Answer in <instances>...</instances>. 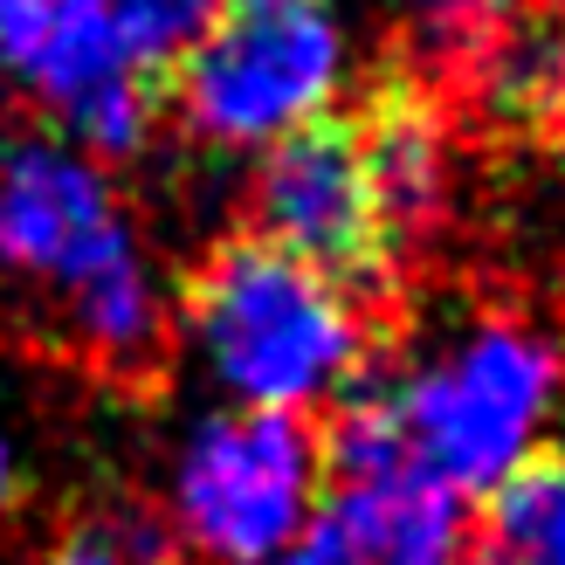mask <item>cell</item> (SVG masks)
<instances>
[{"label": "cell", "mask_w": 565, "mask_h": 565, "mask_svg": "<svg viewBox=\"0 0 565 565\" xmlns=\"http://www.w3.org/2000/svg\"><path fill=\"white\" fill-rule=\"evenodd\" d=\"M0 310L104 373H146L173 338V282L110 166L49 125L0 131Z\"/></svg>", "instance_id": "cell-1"}, {"label": "cell", "mask_w": 565, "mask_h": 565, "mask_svg": "<svg viewBox=\"0 0 565 565\" xmlns=\"http://www.w3.org/2000/svg\"><path fill=\"white\" fill-rule=\"evenodd\" d=\"M173 331L221 407L310 420L365 380L373 324L352 282L235 235L173 290Z\"/></svg>", "instance_id": "cell-2"}, {"label": "cell", "mask_w": 565, "mask_h": 565, "mask_svg": "<svg viewBox=\"0 0 565 565\" xmlns=\"http://www.w3.org/2000/svg\"><path fill=\"white\" fill-rule=\"evenodd\" d=\"M380 393L407 462L476 503L552 456L565 420V338L531 310L483 303L435 324Z\"/></svg>", "instance_id": "cell-3"}, {"label": "cell", "mask_w": 565, "mask_h": 565, "mask_svg": "<svg viewBox=\"0 0 565 565\" xmlns=\"http://www.w3.org/2000/svg\"><path fill=\"white\" fill-rule=\"evenodd\" d=\"M352 83V42L324 0L228 8L173 63V110L207 152H248L324 125Z\"/></svg>", "instance_id": "cell-4"}, {"label": "cell", "mask_w": 565, "mask_h": 565, "mask_svg": "<svg viewBox=\"0 0 565 565\" xmlns=\"http://www.w3.org/2000/svg\"><path fill=\"white\" fill-rule=\"evenodd\" d=\"M166 545L193 565H276L324 503V448L310 420L214 407L186 420L166 462Z\"/></svg>", "instance_id": "cell-5"}, {"label": "cell", "mask_w": 565, "mask_h": 565, "mask_svg": "<svg viewBox=\"0 0 565 565\" xmlns=\"http://www.w3.org/2000/svg\"><path fill=\"white\" fill-rule=\"evenodd\" d=\"M0 70L97 166L138 159L159 131L152 76L70 0H0Z\"/></svg>", "instance_id": "cell-6"}, {"label": "cell", "mask_w": 565, "mask_h": 565, "mask_svg": "<svg viewBox=\"0 0 565 565\" xmlns=\"http://www.w3.org/2000/svg\"><path fill=\"white\" fill-rule=\"evenodd\" d=\"M248 214H256V242H269V248H282V256H297L338 282L380 276L393 263L359 138L338 118L282 138V146H269L256 159Z\"/></svg>", "instance_id": "cell-7"}, {"label": "cell", "mask_w": 565, "mask_h": 565, "mask_svg": "<svg viewBox=\"0 0 565 565\" xmlns=\"http://www.w3.org/2000/svg\"><path fill=\"white\" fill-rule=\"evenodd\" d=\"M318 524L345 545L359 565H469V503L441 490L407 456L324 476Z\"/></svg>", "instance_id": "cell-8"}, {"label": "cell", "mask_w": 565, "mask_h": 565, "mask_svg": "<svg viewBox=\"0 0 565 565\" xmlns=\"http://www.w3.org/2000/svg\"><path fill=\"white\" fill-rule=\"evenodd\" d=\"M352 138H359L365 180H373L386 242H393V256H401L407 242L441 228L448 193H456V146H448V125L420 90H380V104L365 110V125H352Z\"/></svg>", "instance_id": "cell-9"}, {"label": "cell", "mask_w": 565, "mask_h": 565, "mask_svg": "<svg viewBox=\"0 0 565 565\" xmlns=\"http://www.w3.org/2000/svg\"><path fill=\"white\" fill-rule=\"evenodd\" d=\"M469 76L497 125H511V131L565 125V8H524L469 63Z\"/></svg>", "instance_id": "cell-10"}, {"label": "cell", "mask_w": 565, "mask_h": 565, "mask_svg": "<svg viewBox=\"0 0 565 565\" xmlns=\"http://www.w3.org/2000/svg\"><path fill=\"white\" fill-rule=\"evenodd\" d=\"M483 503L490 511L469 545V565H565V448L518 469Z\"/></svg>", "instance_id": "cell-11"}, {"label": "cell", "mask_w": 565, "mask_h": 565, "mask_svg": "<svg viewBox=\"0 0 565 565\" xmlns=\"http://www.w3.org/2000/svg\"><path fill=\"white\" fill-rule=\"evenodd\" d=\"M70 8L90 14L146 76H159L214 28L221 0H70Z\"/></svg>", "instance_id": "cell-12"}, {"label": "cell", "mask_w": 565, "mask_h": 565, "mask_svg": "<svg viewBox=\"0 0 565 565\" xmlns=\"http://www.w3.org/2000/svg\"><path fill=\"white\" fill-rule=\"evenodd\" d=\"M407 8H414V42H420V55L469 70L476 55H483L503 28L531 8V0H407Z\"/></svg>", "instance_id": "cell-13"}, {"label": "cell", "mask_w": 565, "mask_h": 565, "mask_svg": "<svg viewBox=\"0 0 565 565\" xmlns=\"http://www.w3.org/2000/svg\"><path fill=\"white\" fill-rule=\"evenodd\" d=\"M49 565H166V539L138 531L131 518H97V524H76L49 552Z\"/></svg>", "instance_id": "cell-14"}, {"label": "cell", "mask_w": 565, "mask_h": 565, "mask_svg": "<svg viewBox=\"0 0 565 565\" xmlns=\"http://www.w3.org/2000/svg\"><path fill=\"white\" fill-rule=\"evenodd\" d=\"M276 565H359V558H352L345 545H338L324 524H310V531H303V545H290V552L276 558Z\"/></svg>", "instance_id": "cell-15"}, {"label": "cell", "mask_w": 565, "mask_h": 565, "mask_svg": "<svg viewBox=\"0 0 565 565\" xmlns=\"http://www.w3.org/2000/svg\"><path fill=\"white\" fill-rule=\"evenodd\" d=\"M14 497H21V456H14V441L0 435V518L14 511Z\"/></svg>", "instance_id": "cell-16"}, {"label": "cell", "mask_w": 565, "mask_h": 565, "mask_svg": "<svg viewBox=\"0 0 565 565\" xmlns=\"http://www.w3.org/2000/svg\"><path fill=\"white\" fill-rule=\"evenodd\" d=\"M235 8H276V0H235Z\"/></svg>", "instance_id": "cell-17"}]
</instances>
